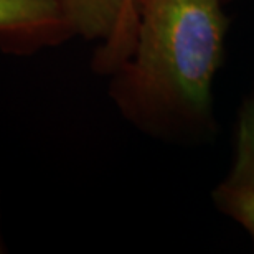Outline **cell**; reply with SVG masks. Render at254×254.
Wrapping results in <instances>:
<instances>
[{
	"label": "cell",
	"mask_w": 254,
	"mask_h": 254,
	"mask_svg": "<svg viewBox=\"0 0 254 254\" xmlns=\"http://www.w3.org/2000/svg\"><path fill=\"white\" fill-rule=\"evenodd\" d=\"M135 35L121 66L130 109L200 114L210 104L226 22L220 0H134Z\"/></svg>",
	"instance_id": "6da1fadb"
},
{
	"label": "cell",
	"mask_w": 254,
	"mask_h": 254,
	"mask_svg": "<svg viewBox=\"0 0 254 254\" xmlns=\"http://www.w3.org/2000/svg\"><path fill=\"white\" fill-rule=\"evenodd\" d=\"M73 35L101 40L99 64L121 68L130 57L135 35L134 0H60Z\"/></svg>",
	"instance_id": "7a4b0ae2"
},
{
	"label": "cell",
	"mask_w": 254,
	"mask_h": 254,
	"mask_svg": "<svg viewBox=\"0 0 254 254\" xmlns=\"http://www.w3.org/2000/svg\"><path fill=\"white\" fill-rule=\"evenodd\" d=\"M71 35L60 0H0V47L30 52Z\"/></svg>",
	"instance_id": "3957f363"
},
{
	"label": "cell",
	"mask_w": 254,
	"mask_h": 254,
	"mask_svg": "<svg viewBox=\"0 0 254 254\" xmlns=\"http://www.w3.org/2000/svg\"><path fill=\"white\" fill-rule=\"evenodd\" d=\"M235 189L254 190V121L245 129L240 152V164L236 169Z\"/></svg>",
	"instance_id": "277c9868"
},
{
	"label": "cell",
	"mask_w": 254,
	"mask_h": 254,
	"mask_svg": "<svg viewBox=\"0 0 254 254\" xmlns=\"http://www.w3.org/2000/svg\"><path fill=\"white\" fill-rule=\"evenodd\" d=\"M228 208L254 235V190L231 187L228 191Z\"/></svg>",
	"instance_id": "5b68a950"
},
{
	"label": "cell",
	"mask_w": 254,
	"mask_h": 254,
	"mask_svg": "<svg viewBox=\"0 0 254 254\" xmlns=\"http://www.w3.org/2000/svg\"><path fill=\"white\" fill-rule=\"evenodd\" d=\"M0 253H5V243L2 238V231H0Z\"/></svg>",
	"instance_id": "8992f818"
}]
</instances>
